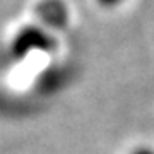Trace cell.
I'll use <instances>...</instances> for the list:
<instances>
[{
  "label": "cell",
  "mask_w": 154,
  "mask_h": 154,
  "mask_svg": "<svg viewBox=\"0 0 154 154\" xmlns=\"http://www.w3.org/2000/svg\"><path fill=\"white\" fill-rule=\"evenodd\" d=\"M132 154H154V151L149 147H139L135 151H132Z\"/></svg>",
  "instance_id": "cell-1"
},
{
  "label": "cell",
  "mask_w": 154,
  "mask_h": 154,
  "mask_svg": "<svg viewBox=\"0 0 154 154\" xmlns=\"http://www.w3.org/2000/svg\"><path fill=\"white\" fill-rule=\"evenodd\" d=\"M101 4H106V5H115V4H118V2H122V0H99Z\"/></svg>",
  "instance_id": "cell-2"
}]
</instances>
